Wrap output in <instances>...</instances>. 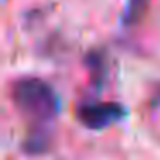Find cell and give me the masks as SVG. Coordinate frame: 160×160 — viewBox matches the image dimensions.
<instances>
[{"mask_svg": "<svg viewBox=\"0 0 160 160\" xmlns=\"http://www.w3.org/2000/svg\"><path fill=\"white\" fill-rule=\"evenodd\" d=\"M12 100L26 117L38 124L53 121L60 110V100L55 90L38 78L19 79L12 88Z\"/></svg>", "mask_w": 160, "mask_h": 160, "instance_id": "1", "label": "cell"}, {"mask_svg": "<svg viewBox=\"0 0 160 160\" xmlns=\"http://www.w3.org/2000/svg\"><path fill=\"white\" fill-rule=\"evenodd\" d=\"M78 121L91 131H102L128 115V108L117 102H91L78 107Z\"/></svg>", "mask_w": 160, "mask_h": 160, "instance_id": "2", "label": "cell"}, {"mask_svg": "<svg viewBox=\"0 0 160 160\" xmlns=\"http://www.w3.org/2000/svg\"><path fill=\"white\" fill-rule=\"evenodd\" d=\"M48 148V136L45 129H36L29 134V138L24 141V150L31 155H38L42 152H47Z\"/></svg>", "mask_w": 160, "mask_h": 160, "instance_id": "3", "label": "cell"}, {"mask_svg": "<svg viewBox=\"0 0 160 160\" xmlns=\"http://www.w3.org/2000/svg\"><path fill=\"white\" fill-rule=\"evenodd\" d=\"M150 0H129L128 7L124 11V21L128 24H134L141 19V16L145 14L146 7H148Z\"/></svg>", "mask_w": 160, "mask_h": 160, "instance_id": "4", "label": "cell"}]
</instances>
